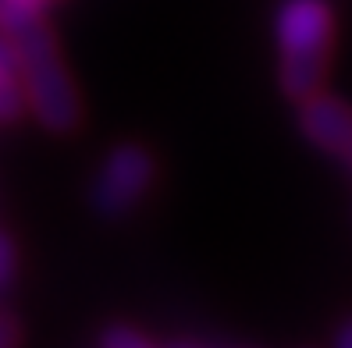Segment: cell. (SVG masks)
I'll use <instances>...</instances> for the list:
<instances>
[{
    "mask_svg": "<svg viewBox=\"0 0 352 348\" xmlns=\"http://www.w3.org/2000/svg\"><path fill=\"white\" fill-rule=\"evenodd\" d=\"M0 32L14 43L22 96L39 117V125L47 132H72L82 117V104L72 75L60 65L57 39L43 22V11L0 4Z\"/></svg>",
    "mask_w": 352,
    "mask_h": 348,
    "instance_id": "cell-1",
    "label": "cell"
},
{
    "mask_svg": "<svg viewBox=\"0 0 352 348\" xmlns=\"http://www.w3.org/2000/svg\"><path fill=\"white\" fill-rule=\"evenodd\" d=\"M14 341H18V323L8 313H0V348H11Z\"/></svg>",
    "mask_w": 352,
    "mask_h": 348,
    "instance_id": "cell-9",
    "label": "cell"
},
{
    "mask_svg": "<svg viewBox=\"0 0 352 348\" xmlns=\"http://www.w3.org/2000/svg\"><path fill=\"white\" fill-rule=\"evenodd\" d=\"M25 111V96L18 78H0V121H14Z\"/></svg>",
    "mask_w": 352,
    "mask_h": 348,
    "instance_id": "cell-6",
    "label": "cell"
},
{
    "mask_svg": "<svg viewBox=\"0 0 352 348\" xmlns=\"http://www.w3.org/2000/svg\"><path fill=\"white\" fill-rule=\"evenodd\" d=\"M0 78H18V54L4 32H0Z\"/></svg>",
    "mask_w": 352,
    "mask_h": 348,
    "instance_id": "cell-8",
    "label": "cell"
},
{
    "mask_svg": "<svg viewBox=\"0 0 352 348\" xmlns=\"http://www.w3.org/2000/svg\"><path fill=\"white\" fill-rule=\"evenodd\" d=\"M331 18L327 0H281L274 14V39H278V82L285 96L306 100L320 89L327 75V50H331Z\"/></svg>",
    "mask_w": 352,
    "mask_h": 348,
    "instance_id": "cell-2",
    "label": "cell"
},
{
    "mask_svg": "<svg viewBox=\"0 0 352 348\" xmlns=\"http://www.w3.org/2000/svg\"><path fill=\"white\" fill-rule=\"evenodd\" d=\"M0 4H14V8H29V11H43L54 0H0Z\"/></svg>",
    "mask_w": 352,
    "mask_h": 348,
    "instance_id": "cell-11",
    "label": "cell"
},
{
    "mask_svg": "<svg viewBox=\"0 0 352 348\" xmlns=\"http://www.w3.org/2000/svg\"><path fill=\"white\" fill-rule=\"evenodd\" d=\"M153 178H157V163L150 150L139 146V142H118L93 174V185H89L93 210L107 220L129 217L142 202V196L150 192Z\"/></svg>",
    "mask_w": 352,
    "mask_h": 348,
    "instance_id": "cell-3",
    "label": "cell"
},
{
    "mask_svg": "<svg viewBox=\"0 0 352 348\" xmlns=\"http://www.w3.org/2000/svg\"><path fill=\"white\" fill-rule=\"evenodd\" d=\"M335 345H338V348H352V316L335 331Z\"/></svg>",
    "mask_w": 352,
    "mask_h": 348,
    "instance_id": "cell-10",
    "label": "cell"
},
{
    "mask_svg": "<svg viewBox=\"0 0 352 348\" xmlns=\"http://www.w3.org/2000/svg\"><path fill=\"white\" fill-rule=\"evenodd\" d=\"M100 348H153V338L142 334L132 323H111L100 331Z\"/></svg>",
    "mask_w": 352,
    "mask_h": 348,
    "instance_id": "cell-5",
    "label": "cell"
},
{
    "mask_svg": "<svg viewBox=\"0 0 352 348\" xmlns=\"http://www.w3.org/2000/svg\"><path fill=\"white\" fill-rule=\"evenodd\" d=\"M299 128L302 135L320 146L324 153L338 156L345 167H352V107L335 96H324L320 89L314 96L299 100Z\"/></svg>",
    "mask_w": 352,
    "mask_h": 348,
    "instance_id": "cell-4",
    "label": "cell"
},
{
    "mask_svg": "<svg viewBox=\"0 0 352 348\" xmlns=\"http://www.w3.org/2000/svg\"><path fill=\"white\" fill-rule=\"evenodd\" d=\"M18 274V253H14V242L8 231H0V295L11 288V281Z\"/></svg>",
    "mask_w": 352,
    "mask_h": 348,
    "instance_id": "cell-7",
    "label": "cell"
}]
</instances>
